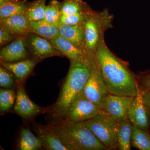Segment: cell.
<instances>
[{
  "mask_svg": "<svg viewBox=\"0 0 150 150\" xmlns=\"http://www.w3.org/2000/svg\"><path fill=\"white\" fill-rule=\"evenodd\" d=\"M93 61L109 93L124 96L137 95L139 90L137 75L130 69L126 62L110 51L105 40L97 48Z\"/></svg>",
  "mask_w": 150,
  "mask_h": 150,
  "instance_id": "6da1fadb",
  "label": "cell"
},
{
  "mask_svg": "<svg viewBox=\"0 0 150 150\" xmlns=\"http://www.w3.org/2000/svg\"><path fill=\"white\" fill-rule=\"evenodd\" d=\"M93 60L91 62L70 61V66L63 84L59 98L49 108V115L53 121L64 118L73 101L83 91L93 68Z\"/></svg>",
  "mask_w": 150,
  "mask_h": 150,
  "instance_id": "7a4b0ae2",
  "label": "cell"
},
{
  "mask_svg": "<svg viewBox=\"0 0 150 150\" xmlns=\"http://www.w3.org/2000/svg\"><path fill=\"white\" fill-rule=\"evenodd\" d=\"M68 150H107L87 125L85 121L70 122L62 119L48 124Z\"/></svg>",
  "mask_w": 150,
  "mask_h": 150,
  "instance_id": "3957f363",
  "label": "cell"
},
{
  "mask_svg": "<svg viewBox=\"0 0 150 150\" xmlns=\"http://www.w3.org/2000/svg\"><path fill=\"white\" fill-rule=\"evenodd\" d=\"M112 15L107 9L96 11L91 9L83 23L85 48L89 57L93 59L95 52L104 40V33L112 27Z\"/></svg>",
  "mask_w": 150,
  "mask_h": 150,
  "instance_id": "277c9868",
  "label": "cell"
},
{
  "mask_svg": "<svg viewBox=\"0 0 150 150\" xmlns=\"http://www.w3.org/2000/svg\"><path fill=\"white\" fill-rule=\"evenodd\" d=\"M85 122L98 140L107 150H119L115 133L118 121L103 113Z\"/></svg>",
  "mask_w": 150,
  "mask_h": 150,
  "instance_id": "5b68a950",
  "label": "cell"
},
{
  "mask_svg": "<svg viewBox=\"0 0 150 150\" xmlns=\"http://www.w3.org/2000/svg\"><path fill=\"white\" fill-rule=\"evenodd\" d=\"M103 113L104 111L89 100L82 91L73 101L63 119L73 123L82 122Z\"/></svg>",
  "mask_w": 150,
  "mask_h": 150,
  "instance_id": "8992f818",
  "label": "cell"
},
{
  "mask_svg": "<svg viewBox=\"0 0 150 150\" xmlns=\"http://www.w3.org/2000/svg\"><path fill=\"white\" fill-rule=\"evenodd\" d=\"M85 96L101 110L103 101L109 94L107 86L93 61L91 74L83 90Z\"/></svg>",
  "mask_w": 150,
  "mask_h": 150,
  "instance_id": "52a82bcc",
  "label": "cell"
},
{
  "mask_svg": "<svg viewBox=\"0 0 150 150\" xmlns=\"http://www.w3.org/2000/svg\"><path fill=\"white\" fill-rule=\"evenodd\" d=\"M28 50L33 59L39 62L53 56H64L50 40L33 33L25 36Z\"/></svg>",
  "mask_w": 150,
  "mask_h": 150,
  "instance_id": "ba28073f",
  "label": "cell"
},
{
  "mask_svg": "<svg viewBox=\"0 0 150 150\" xmlns=\"http://www.w3.org/2000/svg\"><path fill=\"white\" fill-rule=\"evenodd\" d=\"M135 97L109 94L103 101L101 109L118 122L123 121L127 118L128 111Z\"/></svg>",
  "mask_w": 150,
  "mask_h": 150,
  "instance_id": "9c48e42d",
  "label": "cell"
},
{
  "mask_svg": "<svg viewBox=\"0 0 150 150\" xmlns=\"http://www.w3.org/2000/svg\"><path fill=\"white\" fill-rule=\"evenodd\" d=\"M14 110L23 119H31L36 115L48 112L49 108L41 107L33 102L28 96L24 88L19 86L17 91Z\"/></svg>",
  "mask_w": 150,
  "mask_h": 150,
  "instance_id": "30bf717a",
  "label": "cell"
},
{
  "mask_svg": "<svg viewBox=\"0 0 150 150\" xmlns=\"http://www.w3.org/2000/svg\"><path fill=\"white\" fill-rule=\"evenodd\" d=\"M32 58L28 50L25 36H20L1 49V62L14 63Z\"/></svg>",
  "mask_w": 150,
  "mask_h": 150,
  "instance_id": "8fae6325",
  "label": "cell"
},
{
  "mask_svg": "<svg viewBox=\"0 0 150 150\" xmlns=\"http://www.w3.org/2000/svg\"><path fill=\"white\" fill-rule=\"evenodd\" d=\"M127 118L133 126L150 132L148 108L143 102L140 89L129 108Z\"/></svg>",
  "mask_w": 150,
  "mask_h": 150,
  "instance_id": "7c38bea8",
  "label": "cell"
},
{
  "mask_svg": "<svg viewBox=\"0 0 150 150\" xmlns=\"http://www.w3.org/2000/svg\"><path fill=\"white\" fill-rule=\"evenodd\" d=\"M34 130L43 147L48 150H68L55 131L49 125L35 124Z\"/></svg>",
  "mask_w": 150,
  "mask_h": 150,
  "instance_id": "4fadbf2b",
  "label": "cell"
},
{
  "mask_svg": "<svg viewBox=\"0 0 150 150\" xmlns=\"http://www.w3.org/2000/svg\"><path fill=\"white\" fill-rule=\"evenodd\" d=\"M54 47L62 54L69 59L70 61L91 62L93 60L89 57L85 52L78 48L73 43L62 36L50 40Z\"/></svg>",
  "mask_w": 150,
  "mask_h": 150,
  "instance_id": "5bb4252c",
  "label": "cell"
},
{
  "mask_svg": "<svg viewBox=\"0 0 150 150\" xmlns=\"http://www.w3.org/2000/svg\"><path fill=\"white\" fill-rule=\"evenodd\" d=\"M0 26L16 36H25L30 33L29 21L25 14L0 19Z\"/></svg>",
  "mask_w": 150,
  "mask_h": 150,
  "instance_id": "9a60e30c",
  "label": "cell"
},
{
  "mask_svg": "<svg viewBox=\"0 0 150 150\" xmlns=\"http://www.w3.org/2000/svg\"><path fill=\"white\" fill-rule=\"evenodd\" d=\"M38 62L31 58L14 63L1 62V65L12 73L17 83L20 84L31 74Z\"/></svg>",
  "mask_w": 150,
  "mask_h": 150,
  "instance_id": "2e32d148",
  "label": "cell"
},
{
  "mask_svg": "<svg viewBox=\"0 0 150 150\" xmlns=\"http://www.w3.org/2000/svg\"><path fill=\"white\" fill-rule=\"evenodd\" d=\"M58 28L60 36L70 41L86 54L85 48L83 24L70 25L59 23Z\"/></svg>",
  "mask_w": 150,
  "mask_h": 150,
  "instance_id": "e0dca14e",
  "label": "cell"
},
{
  "mask_svg": "<svg viewBox=\"0 0 150 150\" xmlns=\"http://www.w3.org/2000/svg\"><path fill=\"white\" fill-rule=\"evenodd\" d=\"M30 33H33L49 40L60 35L58 26L51 24L44 19L38 21H29Z\"/></svg>",
  "mask_w": 150,
  "mask_h": 150,
  "instance_id": "ac0fdd59",
  "label": "cell"
},
{
  "mask_svg": "<svg viewBox=\"0 0 150 150\" xmlns=\"http://www.w3.org/2000/svg\"><path fill=\"white\" fill-rule=\"evenodd\" d=\"M26 0H0V19L20 14H25Z\"/></svg>",
  "mask_w": 150,
  "mask_h": 150,
  "instance_id": "d6986e66",
  "label": "cell"
},
{
  "mask_svg": "<svg viewBox=\"0 0 150 150\" xmlns=\"http://www.w3.org/2000/svg\"><path fill=\"white\" fill-rule=\"evenodd\" d=\"M133 125L128 118L118 122L115 133L119 150L131 149V137Z\"/></svg>",
  "mask_w": 150,
  "mask_h": 150,
  "instance_id": "ffe728a7",
  "label": "cell"
},
{
  "mask_svg": "<svg viewBox=\"0 0 150 150\" xmlns=\"http://www.w3.org/2000/svg\"><path fill=\"white\" fill-rule=\"evenodd\" d=\"M18 146L21 150H37L42 147L38 137L27 128H22Z\"/></svg>",
  "mask_w": 150,
  "mask_h": 150,
  "instance_id": "44dd1931",
  "label": "cell"
},
{
  "mask_svg": "<svg viewBox=\"0 0 150 150\" xmlns=\"http://www.w3.org/2000/svg\"><path fill=\"white\" fill-rule=\"evenodd\" d=\"M131 146L140 150H150V132L133 126Z\"/></svg>",
  "mask_w": 150,
  "mask_h": 150,
  "instance_id": "7402d4cb",
  "label": "cell"
},
{
  "mask_svg": "<svg viewBox=\"0 0 150 150\" xmlns=\"http://www.w3.org/2000/svg\"><path fill=\"white\" fill-rule=\"evenodd\" d=\"M91 8L83 0H63L61 2V16L86 12Z\"/></svg>",
  "mask_w": 150,
  "mask_h": 150,
  "instance_id": "603a6c76",
  "label": "cell"
},
{
  "mask_svg": "<svg viewBox=\"0 0 150 150\" xmlns=\"http://www.w3.org/2000/svg\"><path fill=\"white\" fill-rule=\"evenodd\" d=\"M46 0H35L28 3L25 15L29 21H36L44 18Z\"/></svg>",
  "mask_w": 150,
  "mask_h": 150,
  "instance_id": "cb8c5ba5",
  "label": "cell"
},
{
  "mask_svg": "<svg viewBox=\"0 0 150 150\" xmlns=\"http://www.w3.org/2000/svg\"><path fill=\"white\" fill-rule=\"evenodd\" d=\"M61 16V2L57 0H51L46 6L43 19L58 26Z\"/></svg>",
  "mask_w": 150,
  "mask_h": 150,
  "instance_id": "d4e9b609",
  "label": "cell"
},
{
  "mask_svg": "<svg viewBox=\"0 0 150 150\" xmlns=\"http://www.w3.org/2000/svg\"><path fill=\"white\" fill-rule=\"evenodd\" d=\"M16 95L11 88L0 89V112L5 113L10 110L15 103Z\"/></svg>",
  "mask_w": 150,
  "mask_h": 150,
  "instance_id": "484cf974",
  "label": "cell"
},
{
  "mask_svg": "<svg viewBox=\"0 0 150 150\" xmlns=\"http://www.w3.org/2000/svg\"><path fill=\"white\" fill-rule=\"evenodd\" d=\"M78 13L69 15H62L60 17V23L62 24L70 25L83 24L89 11Z\"/></svg>",
  "mask_w": 150,
  "mask_h": 150,
  "instance_id": "4316f807",
  "label": "cell"
},
{
  "mask_svg": "<svg viewBox=\"0 0 150 150\" xmlns=\"http://www.w3.org/2000/svg\"><path fill=\"white\" fill-rule=\"evenodd\" d=\"M12 73L1 65L0 67V86L3 88H12L14 82Z\"/></svg>",
  "mask_w": 150,
  "mask_h": 150,
  "instance_id": "83f0119b",
  "label": "cell"
},
{
  "mask_svg": "<svg viewBox=\"0 0 150 150\" xmlns=\"http://www.w3.org/2000/svg\"><path fill=\"white\" fill-rule=\"evenodd\" d=\"M140 90L150 91V71H146L137 75Z\"/></svg>",
  "mask_w": 150,
  "mask_h": 150,
  "instance_id": "f1b7e54d",
  "label": "cell"
},
{
  "mask_svg": "<svg viewBox=\"0 0 150 150\" xmlns=\"http://www.w3.org/2000/svg\"><path fill=\"white\" fill-rule=\"evenodd\" d=\"M18 37L0 26V46L1 47L10 43Z\"/></svg>",
  "mask_w": 150,
  "mask_h": 150,
  "instance_id": "f546056e",
  "label": "cell"
},
{
  "mask_svg": "<svg viewBox=\"0 0 150 150\" xmlns=\"http://www.w3.org/2000/svg\"><path fill=\"white\" fill-rule=\"evenodd\" d=\"M140 90L143 102L146 107L150 109V91Z\"/></svg>",
  "mask_w": 150,
  "mask_h": 150,
  "instance_id": "4dcf8cb0",
  "label": "cell"
},
{
  "mask_svg": "<svg viewBox=\"0 0 150 150\" xmlns=\"http://www.w3.org/2000/svg\"><path fill=\"white\" fill-rule=\"evenodd\" d=\"M148 108V113L149 115V131L150 132V109Z\"/></svg>",
  "mask_w": 150,
  "mask_h": 150,
  "instance_id": "1f68e13d",
  "label": "cell"
}]
</instances>
